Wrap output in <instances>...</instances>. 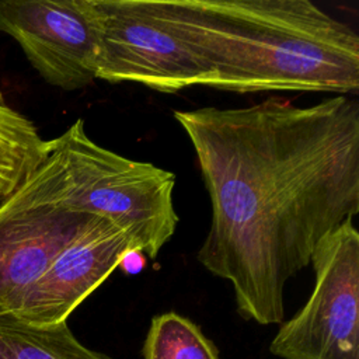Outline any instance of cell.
Here are the masks:
<instances>
[{"label": "cell", "mask_w": 359, "mask_h": 359, "mask_svg": "<svg viewBox=\"0 0 359 359\" xmlns=\"http://www.w3.org/2000/svg\"><path fill=\"white\" fill-rule=\"evenodd\" d=\"M210 199L196 254L231 283L238 314L285 318V286L318 243L359 213V102L269 97L241 108L174 111Z\"/></svg>", "instance_id": "1"}, {"label": "cell", "mask_w": 359, "mask_h": 359, "mask_svg": "<svg viewBox=\"0 0 359 359\" xmlns=\"http://www.w3.org/2000/svg\"><path fill=\"white\" fill-rule=\"evenodd\" d=\"M192 48L206 86L237 94H355L359 36L309 0H154Z\"/></svg>", "instance_id": "2"}, {"label": "cell", "mask_w": 359, "mask_h": 359, "mask_svg": "<svg viewBox=\"0 0 359 359\" xmlns=\"http://www.w3.org/2000/svg\"><path fill=\"white\" fill-rule=\"evenodd\" d=\"M39 167L62 208L112 222L150 259L157 258L175 233V175L97 144L81 118L49 140Z\"/></svg>", "instance_id": "3"}, {"label": "cell", "mask_w": 359, "mask_h": 359, "mask_svg": "<svg viewBox=\"0 0 359 359\" xmlns=\"http://www.w3.org/2000/svg\"><path fill=\"white\" fill-rule=\"evenodd\" d=\"M314 287L273 337L282 359H359V233L344 222L316 247Z\"/></svg>", "instance_id": "4"}, {"label": "cell", "mask_w": 359, "mask_h": 359, "mask_svg": "<svg viewBox=\"0 0 359 359\" xmlns=\"http://www.w3.org/2000/svg\"><path fill=\"white\" fill-rule=\"evenodd\" d=\"M100 32L97 79L172 94L206 86L192 48L157 13L154 0H93Z\"/></svg>", "instance_id": "5"}, {"label": "cell", "mask_w": 359, "mask_h": 359, "mask_svg": "<svg viewBox=\"0 0 359 359\" xmlns=\"http://www.w3.org/2000/svg\"><path fill=\"white\" fill-rule=\"evenodd\" d=\"M0 31L41 77L74 91L97 80L100 32L93 0H0Z\"/></svg>", "instance_id": "6"}, {"label": "cell", "mask_w": 359, "mask_h": 359, "mask_svg": "<svg viewBox=\"0 0 359 359\" xmlns=\"http://www.w3.org/2000/svg\"><path fill=\"white\" fill-rule=\"evenodd\" d=\"M91 216L62 208L38 167L0 203V316L11 314Z\"/></svg>", "instance_id": "7"}, {"label": "cell", "mask_w": 359, "mask_h": 359, "mask_svg": "<svg viewBox=\"0 0 359 359\" xmlns=\"http://www.w3.org/2000/svg\"><path fill=\"white\" fill-rule=\"evenodd\" d=\"M135 248L112 222L91 216L11 313L31 325L66 323L72 311L112 273L122 254Z\"/></svg>", "instance_id": "8"}, {"label": "cell", "mask_w": 359, "mask_h": 359, "mask_svg": "<svg viewBox=\"0 0 359 359\" xmlns=\"http://www.w3.org/2000/svg\"><path fill=\"white\" fill-rule=\"evenodd\" d=\"M0 359H112L84 346L67 321L31 325L11 314L0 316Z\"/></svg>", "instance_id": "9"}, {"label": "cell", "mask_w": 359, "mask_h": 359, "mask_svg": "<svg viewBox=\"0 0 359 359\" xmlns=\"http://www.w3.org/2000/svg\"><path fill=\"white\" fill-rule=\"evenodd\" d=\"M49 150L34 125L0 95V202L18 189L41 165Z\"/></svg>", "instance_id": "10"}, {"label": "cell", "mask_w": 359, "mask_h": 359, "mask_svg": "<svg viewBox=\"0 0 359 359\" xmlns=\"http://www.w3.org/2000/svg\"><path fill=\"white\" fill-rule=\"evenodd\" d=\"M143 359H220L216 345L189 318L168 311L154 316Z\"/></svg>", "instance_id": "11"}, {"label": "cell", "mask_w": 359, "mask_h": 359, "mask_svg": "<svg viewBox=\"0 0 359 359\" xmlns=\"http://www.w3.org/2000/svg\"><path fill=\"white\" fill-rule=\"evenodd\" d=\"M146 258L147 257L140 250L129 248L122 254L116 268L122 269L126 275H136L146 266L147 264Z\"/></svg>", "instance_id": "12"}]
</instances>
